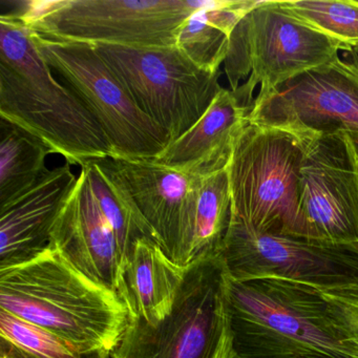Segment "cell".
Masks as SVG:
<instances>
[{
  "label": "cell",
  "mask_w": 358,
  "mask_h": 358,
  "mask_svg": "<svg viewBox=\"0 0 358 358\" xmlns=\"http://www.w3.org/2000/svg\"><path fill=\"white\" fill-rule=\"evenodd\" d=\"M231 220V194L227 169L203 178L196 208L192 263L221 250Z\"/></svg>",
  "instance_id": "obj_20"
},
{
  "label": "cell",
  "mask_w": 358,
  "mask_h": 358,
  "mask_svg": "<svg viewBox=\"0 0 358 358\" xmlns=\"http://www.w3.org/2000/svg\"><path fill=\"white\" fill-rule=\"evenodd\" d=\"M206 0H32L15 15L39 36L123 47L176 45L180 27Z\"/></svg>",
  "instance_id": "obj_7"
},
{
  "label": "cell",
  "mask_w": 358,
  "mask_h": 358,
  "mask_svg": "<svg viewBox=\"0 0 358 358\" xmlns=\"http://www.w3.org/2000/svg\"><path fill=\"white\" fill-rule=\"evenodd\" d=\"M83 353L53 333L0 309V358H102Z\"/></svg>",
  "instance_id": "obj_21"
},
{
  "label": "cell",
  "mask_w": 358,
  "mask_h": 358,
  "mask_svg": "<svg viewBox=\"0 0 358 358\" xmlns=\"http://www.w3.org/2000/svg\"><path fill=\"white\" fill-rule=\"evenodd\" d=\"M348 133V131H347ZM349 134L350 138H351L352 144H353L354 150H355L356 155L358 158V134L355 133H348Z\"/></svg>",
  "instance_id": "obj_25"
},
{
  "label": "cell",
  "mask_w": 358,
  "mask_h": 358,
  "mask_svg": "<svg viewBox=\"0 0 358 358\" xmlns=\"http://www.w3.org/2000/svg\"><path fill=\"white\" fill-rule=\"evenodd\" d=\"M249 113L234 92L222 87L202 118L155 161L201 178L227 169Z\"/></svg>",
  "instance_id": "obj_16"
},
{
  "label": "cell",
  "mask_w": 358,
  "mask_h": 358,
  "mask_svg": "<svg viewBox=\"0 0 358 358\" xmlns=\"http://www.w3.org/2000/svg\"><path fill=\"white\" fill-rule=\"evenodd\" d=\"M78 182L71 165L48 169L26 194L0 210V269L47 250L58 215Z\"/></svg>",
  "instance_id": "obj_15"
},
{
  "label": "cell",
  "mask_w": 358,
  "mask_h": 358,
  "mask_svg": "<svg viewBox=\"0 0 358 358\" xmlns=\"http://www.w3.org/2000/svg\"><path fill=\"white\" fill-rule=\"evenodd\" d=\"M102 358H113L112 353H104V355L102 356Z\"/></svg>",
  "instance_id": "obj_26"
},
{
  "label": "cell",
  "mask_w": 358,
  "mask_h": 358,
  "mask_svg": "<svg viewBox=\"0 0 358 358\" xmlns=\"http://www.w3.org/2000/svg\"><path fill=\"white\" fill-rule=\"evenodd\" d=\"M227 306L236 358H358L315 287L228 276Z\"/></svg>",
  "instance_id": "obj_3"
},
{
  "label": "cell",
  "mask_w": 358,
  "mask_h": 358,
  "mask_svg": "<svg viewBox=\"0 0 358 358\" xmlns=\"http://www.w3.org/2000/svg\"><path fill=\"white\" fill-rule=\"evenodd\" d=\"M257 1L206 0L180 27L176 47L203 70L219 73L225 62L230 36Z\"/></svg>",
  "instance_id": "obj_18"
},
{
  "label": "cell",
  "mask_w": 358,
  "mask_h": 358,
  "mask_svg": "<svg viewBox=\"0 0 358 358\" xmlns=\"http://www.w3.org/2000/svg\"><path fill=\"white\" fill-rule=\"evenodd\" d=\"M248 120L295 138L358 134L357 54L341 50L336 59L289 81L253 106Z\"/></svg>",
  "instance_id": "obj_12"
},
{
  "label": "cell",
  "mask_w": 358,
  "mask_h": 358,
  "mask_svg": "<svg viewBox=\"0 0 358 358\" xmlns=\"http://www.w3.org/2000/svg\"><path fill=\"white\" fill-rule=\"evenodd\" d=\"M315 289L324 299L333 322L358 348V280L343 286Z\"/></svg>",
  "instance_id": "obj_24"
},
{
  "label": "cell",
  "mask_w": 358,
  "mask_h": 358,
  "mask_svg": "<svg viewBox=\"0 0 358 358\" xmlns=\"http://www.w3.org/2000/svg\"><path fill=\"white\" fill-rule=\"evenodd\" d=\"M221 255L190 264L169 315L157 324L129 318L113 358H236Z\"/></svg>",
  "instance_id": "obj_5"
},
{
  "label": "cell",
  "mask_w": 358,
  "mask_h": 358,
  "mask_svg": "<svg viewBox=\"0 0 358 358\" xmlns=\"http://www.w3.org/2000/svg\"><path fill=\"white\" fill-rule=\"evenodd\" d=\"M136 215L154 232L177 265L192 263L196 208L203 178L155 160L104 158L92 161Z\"/></svg>",
  "instance_id": "obj_11"
},
{
  "label": "cell",
  "mask_w": 358,
  "mask_h": 358,
  "mask_svg": "<svg viewBox=\"0 0 358 358\" xmlns=\"http://www.w3.org/2000/svg\"><path fill=\"white\" fill-rule=\"evenodd\" d=\"M186 270L173 263L156 243L138 241L121 268L116 289L129 318L150 324L164 320L173 310Z\"/></svg>",
  "instance_id": "obj_17"
},
{
  "label": "cell",
  "mask_w": 358,
  "mask_h": 358,
  "mask_svg": "<svg viewBox=\"0 0 358 358\" xmlns=\"http://www.w3.org/2000/svg\"><path fill=\"white\" fill-rule=\"evenodd\" d=\"M220 255L234 280L278 278L317 288L358 280V244L267 234L236 220H230Z\"/></svg>",
  "instance_id": "obj_10"
},
{
  "label": "cell",
  "mask_w": 358,
  "mask_h": 358,
  "mask_svg": "<svg viewBox=\"0 0 358 358\" xmlns=\"http://www.w3.org/2000/svg\"><path fill=\"white\" fill-rule=\"evenodd\" d=\"M50 247L75 268L116 292L120 257L114 232L100 209L85 167L51 234Z\"/></svg>",
  "instance_id": "obj_14"
},
{
  "label": "cell",
  "mask_w": 358,
  "mask_h": 358,
  "mask_svg": "<svg viewBox=\"0 0 358 358\" xmlns=\"http://www.w3.org/2000/svg\"><path fill=\"white\" fill-rule=\"evenodd\" d=\"M0 309L83 353H112L129 324L117 292L87 278L52 247L27 263L0 269Z\"/></svg>",
  "instance_id": "obj_2"
},
{
  "label": "cell",
  "mask_w": 358,
  "mask_h": 358,
  "mask_svg": "<svg viewBox=\"0 0 358 358\" xmlns=\"http://www.w3.org/2000/svg\"><path fill=\"white\" fill-rule=\"evenodd\" d=\"M354 51H355V53L357 54L358 56V48H355V49H354Z\"/></svg>",
  "instance_id": "obj_27"
},
{
  "label": "cell",
  "mask_w": 358,
  "mask_h": 358,
  "mask_svg": "<svg viewBox=\"0 0 358 358\" xmlns=\"http://www.w3.org/2000/svg\"><path fill=\"white\" fill-rule=\"evenodd\" d=\"M94 47L169 144L202 118L222 90L221 72L203 70L176 45Z\"/></svg>",
  "instance_id": "obj_8"
},
{
  "label": "cell",
  "mask_w": 358,
  "mask_h": 358,
  "mask_svg": "<svg viewBox=\"0 0 358 358\" xmlns=\"http://www.w3.org/2000/svg\"><path fill=\"white\" fill-rule=\"evenodd\" d=\"M284 3L299 20L336 41L343 50L358 48L356 0H288Z\"/></svg>",
  "instance_id": "obj_23"
},
{
  "label": "cell",
  "mask_w": 358,
  "mask_h": 358,
  "mask_svg": "<svg viewBox=\"0 0 358 358\" xmlns=\"http://www.w3.org/2000/svg\"><path fill=\"white\" fill-rule=\"evenodd\" d=\"M341 50L284 1H257L232 31L224 72L230 91L251 110L289 81L336 59Z\"/></svg>",
  "instance_id": "obj_4"
},
{
  "label": "cell",
  "mask_w": 358,
  "mask_h": 358,
  "mask_svg": "<svg viewBox=\"0 0 358 358\" xmlns=\"http://www.w3.org/2000/svg\"><path fill=\"white\" fill-rule=\"evenodd\" d=\"M0 118L43 140L68 164L113 158L99 123L53 76L32 29L11 13L0 16Z\"/></svg>",
  "instance_id": "obj_1"
},
{
  "label": "cell",
  "mask_w": 358,
  "mask_h": 358,
  "mask_svg": "<svg viewBox=\"0 0 358 358\" xmlns=\"http://www.w3.org/2000/svg\"><path fill=\"white\" fill-rule=\"evenodd\" d=\"M53 150L36 136L0 118V210L31 189L47 173Z\"/></svg>",
  "instance_id": "obj_19"
},
{
  "label": "cell",
  "mask_w": 358,
  "mask_h": 358,
  "mask_svg": "<svg viewBox=\"0 0 358 358\" xmlns=\"http://www.w3.org/2000/svg\"><path fill=\"white\" fill-rule=\"evenodd\" d=\"M295 139L303 150L299 213L310 238L358 244V158L349 134Z\"/></svg>",
  "instance_id": "obj_13"
},
{
  "label": "cell",
  "mask_w": 358,
  "mask_h": 358,
  "mask_svg": "<svg viewBox=\"0 0 358 358\" xmlns=\"http://www.w3.org/2000/svg\"><path fill=\"white\" fill-rule=\"evenodd\" d=\"M301 160L292 135L248 120L227 167L231 220L257 231L311 238L299 213Z\"/></svg>",
  "instance_id": "obj_6"
},
{
  "label": "cell",
  "mask_w": 358,
  "mask_h": 358,
  "mask_svg": "<svg viewBox=\"0 0 358 358\" xmlns=\"http://www.w3.org/2000/svg\"><path fill=\"white\" fill-rule=\"evenodd\" d=\"M83 167H85L87 171L90 182L100 209L114 232L120 257L121 270L127 264L138 241L146 238L157 245L158 242L152 230L129 208L110 180L96 166L95 163L91 161Z\"/></svg>",
  "instance_id": "obj_22"
},
{
  "label": "cell",
  "mask_w": 358,
  "mask_h": 358,
  "mask_svg": "<svg viewBox=\"0 0 358 358\" xmlns=\"http://www.w3.org/2000/svg\"><path fill=\"white\" fill-rule=\"evenodd\" d=\"M33 33L37 49L51 70L99 123L112 148L113 159L155 160L162 154L169 138L138 108L94 45L52 41Z\"/></svg>",
  "instance_id": "obj_9"
}]
</instances>
